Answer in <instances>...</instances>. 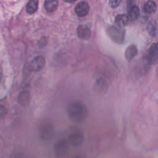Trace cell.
Segmentation results:
<instances>
[{
  "mask_svg": "<svg viewBox=\"0 0 158 158\" xmlns=\"http://www.w3.org/2000/svg\"><path fill=\"white\" fill-rule=\"evenodd\" d=\"M148 30L149 31V33L151 35H153L155 34L156 33V27L155 26L154 23H152V22H150L148 24Z\"/></svg>",
  "mask_w": 158,
  "mask_h": 158,
  "instance_id": "17",
  "label": "cell"
},
{
  "mask_svg": "<svg viewBox=\"0 0 158 158\" xmlns=\"http://www.w3.org/2000/svg\"><path fill=\"white\" fill-rule=\"evenodd\" d=\"M54 128L52 123L50 122H44L40 128V136L44 141L51 139L54 135Z\"/></svg>",
  "mask_w": 158,
  "mask_h": 158,
  "instance_id": "3",
  "label": "cell"
},
{
  "mask_svg": "<svg viewBox=\"0 0 158 158\" xmlns=\"http://www.w3.org/2000/svg\"><path fill=\"white\" fill-rule=\"evenodd\" d=\"M107 32L111 39L118 44H122L125 39V31L115 26L109 27Z\"/></svg>",
  "mask_w": 158,
  "mask_h": 158,
  "instance_id": "2",
  "label": "cell"
},
{
  "mask_svg": "<svg viewBox=\"0 0 158 158\" xmlns=\"http://www.w3.org/2000/svg\"><path fill=\"white\" fill-rule=\"evenodd\" d=\"M120 2H121L120 0H110L109 1V4L111 7L115 8L119 5Z\"/></svg>",
  "mask_w": 158,
  "mask_h": 158,
  "instance_id": "18",
  "label": "cell"
},
{
  "mask_svg": "<svg viewBox=\"0 0 158 158\" xmlns=\"http://www.w3.org/2000/svg\"><path fill=\"white\" fill-rule=\"evenodd\" d=\"M139 15V10L138 6H133L128 10L127 17L129 21H135L138 19Z\"/></svg>",
  "mask_w": 158,
  "mask_h": 158,
  "instance_id": "11",
  "label": "cell"
},
{
  "mask_svg": "<svg viewBox=\"0 0 158 158\" xmlns=\"http://www.w3.org/2000/svg\"><path fill=\"white\" fill-rule=\"evenodd\" d=\"M67 148V142L65 140H60L58 141L55 146L56 154L58 156H62L66 153Z\"/></svg>",
  "mask_w": 158,
  "mask_h": 158,
  "instance_id": "8",
  "label": "cell"
},
{
  "mask_svg": "<svg viewBox=\"0 0 158 158\" xmlns=\"http://www.w3.org/2000/svg\"><path fill=\"white\" fill-rule=\"evenodd\" d=\"M6 113H7L6 108L4 106L0 105V118L4 117Z\"/></svg>",
  "mask_w": 158,
  "mask_h": 158,
  "instance_id": "19",
  "label": "cell"
},
{
  "mask_svg": "<svg viewBox=\"0 0 158 158\" xmlns=\"http://www.w3.org/2000/svg\"><path fill=\"white\" fill-rule=\"evenodd\" d=\"M77 34L80 38L88 40L91 36V31L87 26L81 25L77 28Z\"/></svg>",
  "mask_w": 158,
  "mask_h": 158,
  "instance_id": "9",
  "label": "cell"
},
{
  "mask_svg": "<svg viewBox=\"0 0 158 158\" xmlns=\"http://www.w3.org/2000/svg\"><path fill=\"white\" fill-rule=\"evenodd\" d=\"M1 78H2V74L0 72V82H1Z\"/></svg>",
  "mask_w": 158,
  "mask_h": 158,
  "instance_id": "20",
  "label": "cell"
},
{
  "mask_svg": "<svg viewBox=\"0 0 158 158\" xmlns=\"http://www.w3.org/2000/svg\"><path fill=\"white\" fill-rule=\"evenodd\" d=\"M138 52L137 47L135 44L130 45L125 50V57L128 60H131Z\"/></svg>",
  "mask_w": 158,
  "mask_h": 158,
  "instance_id": "10",
  "label": "cell"
},
{
  "mask_svg": "<svg viewBox=\"0 0 158 158\" xmlns=\"http://www.w3.org/2000/svg\"><path fill=\"white\" fill-rule=\"evenodd\" d=\"M148 61L152 64L158 62V44L154 43L151 45L148 51Z\"/></svg>",
  "mask_w": 158,
  "mask_h": 158,
  "instance_id": "5",
  "label": "cell"
},
{
  "mask_svg": "<svg viewBox=\"0 0 158 158\" xmlns=\"http://www.w3.org/2000/svg\"><path fill=\"white\" fill-rule=\"evenodd\" d=\"M30 102V94L28 91H22L19 96V102L22 106H27Z\"/></svg>",
  "mask_w": 158,
  "mask_h": 158,
  "instance_id": "12",
  "label": "cell"
},
{
  "mask_svg": "<svg viewBox=\"0 0 158 158\" xmlns=\"http://www.w3.org/2000/svg\"><path fill=\"white\" fill-rule=\"evenodd\" d=\"M38 0H31L28 1L26 6L27 12L30 14H32L35 13L38 9Z\"/></svg>",
  "mask_w": 158,
  "mask_h": 158,
  "instance_id": "15",
  "label": "cell"
},
{
  "mask_svg": "<svg viewBox=\"0 0 158 158\" xmlns=\"http://www.w3.org/2000/svg\"><path fill=\"white\" fill-rule=\"evenodd\" d=\"M58 6V1L57 0H46L44 7L48 12H54Z\"/></svg>",
  "mask_w": 158,
  "mask_h": 158,
  "instance_id": "13",
  "label": "cell"
},
{
  "mask_svg": "<svg viewBox=\"0 0 158 158\" xmlns=\"http://www.w3.org/2000/svg\"><path fill=\"white\" fill-rule=\"evenodd\" d=\"M45 64V59L44 58L41 56H39L35 57L30 62V69L33 71H39L41 69L43 68Z\"/></svg>",
  "mask_w": 158,
  "mask_h": 158,
  "instance_id": "6",
  "label": "cell"
},
{
  "mask_svg": "<svg viewBox=\"0 0 158 158\" xmlns=\"http://www.w3.org/2000/svg\"><path fill=\"white\" fill-rule=\"evenodd\" d=\"M156 4L153 1H148L143 6V10L146 14L154 13L156 10Z\"/></svg>",
  "mask_w": 158,
  "mask_h": 158,
  "instance_id": "14",
  "label": "cell"
},
{
  "mask_svg": "<svg viewBox=\"0 0 158 158\" xmlns=\"http://www.w3.org/2000/svg\"><path fill=\"white\" fill-rule=\"evenodd\" d=\"M67 114L73 122L80 123L83 122L88 116V110L85 104L79 101L71 102L67 107Z\"/></svg>",
  "mask_w": 158,
  "mask_h": 158,
  "instance_id": "1",
  "label": "cell"
},
{
  "mask_svg": "<svg viewBox=\"0 0 158 158\" xmlns=\"http://www.w3.org/2000/svg\"><path fill=\"white\" fill-rule=\"evenodd\" d=\"M75 13L80 17H84L88 14L89 10V6L87 2L81 1L77 4L75 8Z\"/></svg>",
  "mask_w": 158,
  "mask_h": 158,
  "instance_id": "7",
  "label": "cell"
},
{
  "mask_svg": "<svg viewBox=\"0 0 158 158\" xmlns=\"http://www.w3.org/2000/svg\"><path fill=\"white\" fill-rule=\"evenodd\" d=\"M83 140V135L79 129L73 130L69 135V142L73 146L80 145Z\"/></svg>",
  "mask_w": 158,
  "mask_h": 158,
  "instance_id": "4",
  "label": "cell"
},
{
  "mask_svg": "<svg viewBox=\"0 0 158 158\" xmlns=\"http://www.w3.org/2000/svg\"><path fill=\"white\" fill-rule=\"evenodd\" d=\"M75 158H82V157L80 156H76Z\"/></svg>",
  "mask_w": 158,
  "mask_h": 158,
  "instance_id": "21",
  "label": "cell"
},
{
  "mask_svg": "<svg viewBox=\"0 0 158 158\" xmlns=\"http://www.w3.org/2000/svg\"><path fill=\"white\" fill-rule=\"evenodd\" d=\"M129 22L127 15L125 14H119L115 17V22L120 27L126 25Z\"/></svg>",
  "mask_w": 158,
  "mask_h": 158,
  "instance_id": "16",
  "label": "cell"
}]
</instances>
